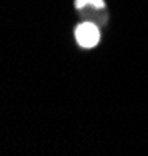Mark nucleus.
Masks as SVG:
<instances>
[{"label": "nucleus", "instance_id": "obj_2", "mask_svg": "<svg viewBox=\"0 0 148 156\" xmlns=\"http://www.w3.org/2000/svg\"><path fill=\"white\" fill-rule=\"evenodd\" d=\"M87 6H92L95 9H103L104 2L103 0H75V8L76 9H84Z\"/></svg>", "mask_w": 148, "mask_h": 156}, {"label": "nucleus", "instance_id": "obj_1", "mask_svg": "<svg viewBox=\"0 0 148 156\" xmlns=\"http://www.w3.org/2000/svg\"><path fill=\"white\" fill-rule=\"evenodd\" d=\"M75 39L79 47L83 48H93L100 42V30L95 23L83 22L76 25L75 28Z\"/></svg>", "mask_w": 148, "mask_h": 156}]
</instances>
